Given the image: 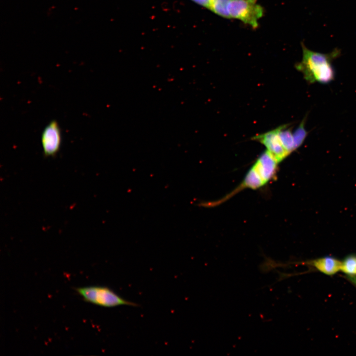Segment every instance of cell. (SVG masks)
I'll list each match as a JSON object with an SVG mask.
<instances>
[{
    "label": "cell",
    "mask_w": 356,
    "mask_h": 356,
    "mask_svg": "<svg viewBox=\"0 0 356 356\" xmlns=\"http://www.w3.org/2000/svg\"><path fill=\"white\" fill-rule=\"evenodd\" d=\"M301 46L302 58L295 67L302 73L304 79L309 84L332 82L335 75L332 62L340 55V50L336 48L329 53H323L309 49L303 43Z\"/></svg>",
    "instance_id": "1"
},
{
    "label": "cell",
    "mask_w": 356,
    "mask_h": 356,
    "mask_svg": "<svg viewBox=\"0 0 356 356\" xmlns=\"http://www.w3.org/2000/svg\"><path fill=\"white\" fill-rule=\"evenodd\" d=\"M279 163L267 150L257 158L249 170L243 180L233 190L222 199L214 202H201L204 207L221 204L244 189H256L268 183L275 175Z\"/></svg>",
    "instance_id": "2"
},
{
    "label": "cell",
    "mask_w": 356,
    "mask_h": 356,
    "mask_svg": "<svg viewBox=\"0 0 356 356\" xmlns=\"http://www.w3.org/2000/svg\"><path fill=\"white\" fill-rule=\"evenodd\" d=\"M75 290L85 301L99 306L108 308L123 305L138 306L137 304L122 298L107 287L91 286L78 287Z\"/></svg>",
    "instance_id": "3"
},
{
    "label": "cell",
    "mask_w": 356,
    "mask_h": 356,
    "mask_svg": "<svg viewBox=\"0 0 356 356\" xmlns=\"http://www.w3.org/2000/svg\"><path fill=\"white\" fill-rule=\"evenodd\" d=\"M228 12L230 18L237 19L253 29L258 27L259 20L264 14V8L257 0H231Z\"/></svg>",
    "instance_id": "4"
},
{
    "label": "cell",
    "mask_w": 356,
    "mask_h": 356,
    "mask_svg": "<svg viewBox=\"0 0 356 356\" xmlns=\"http://www.w3.org/2000/svg\"><path fill=\"white\" fill-rule=\"evenodd\" d=\"M41 143L45 157L55 156L61 144V133L56 120L50 122L44 128L41 135Z\"/></svg>",
    "instance_id": "5"
},
{
    "label": "cell",
    "mask_w": 356,
    "mask_h": 356,
    "mask_svg": "<svg viewBox=\"0 0 356 356\" xmlns=\"http://www.w3.org/2000/svg\"><path fill=\"white\" fill-rule=\"evenodd\" d=\"M252 139L263 144L266 147V150L278 163L289 155L281 142L278 127L266 133L257 134L253 137Z\"/></svg>",
    "instance_id": "6"
},
{
    "label": "cell",
    "mask_w": 356,
    "mask_h": 356,
    "mask_svg": "<svg viewBox=\"0 0 356 356\" xmlns=\"http://www.w3.org/2000/svg\"><path fill=\"white\" fill-rule=\"evenodd\" d=\"M312 265L321 272L332 275L341 270L342 262L334 257H325L313 261Z\"/></svg>",
    "instance_id": "7"
},
{
    "label": "cell",
    "mask_w": 356,
    "mask_h": 356,
    "mask_svg": "<svg viewBox=\"0 0 356 356\" xmlns=\"http://www.w3.org/2000/svg\"><path fill=\"white\" fill-rule=\"evenodd\" d=\"M289 124L278 127L279 135L282 144L286 151L290 155L297 149L296 146L292 127H289Z\"/></svg>",
    "instance_id": "8"
},
{
    "label": "cell",
    "mask_w": 356,
    "mask_h": 356,
    "mask_svg": "<svg viewBox=\"0 0 356 356\" xmlns=\"http://www.w3.org/2000/svg\"><path fill=\"white\" fill-rule=\"evenodd\" d=\"M231 0H212L210 10L222 17L230 18L228 7Z\"/></svg>",
    "instance_id": "9"
},
{
    "label": "cell",
    "mask_w": 356,
    "mask_h": 356,
    "mask_svg": "<svg viewBox=\"0 0 356 356\" xmlns=\"http://www.w3.org/2000/svg\"><path fill=\"white\" fill-rule=\"evenodd\" d=\"M341 270L349 276L356 275V256L350 255L342 262Z\"/></svg>",
    "instance_id": "10"
},
{
    "label": "cell",
    "mask_w": 356,
    "mask_h": 356,
    "mask_svg": "<svg viewBox=\"0 0 356 356\" xmlns=\"http://www.w3.org/2000/svg\"><path fill=\"white\" fill-rule=\"evenodd\" d=\"M307 117V115L302 120L296 130L293 132L295 142L298 148L303 143L308 134L305 129Z\"/></svg>",
    "instance_id": "11"
},
{
    "label": "cell",
    "mask_w": 356,
    "mask_h": 356,
    "mask_svg": "<svg viewBox=\"0 0 356 356\" xmlns=\"http://www.w3.org/2000/svg\"><path fill=\"white\" fill-rule=\"evenodd\" d=\"M194 3L209 9H210L212 0H190Z\"/></svg>",
    "instance_id": "12"
},
{
    "label": "cell",
    "mask_w": 356,
    "mask_h": 356,
    "mask_svg": "<svg viewBox=\"0 0 356 356\" xmlns=\"http://www.w3.org/2000/svg\"><path fill=\"white\" fill-rule=\"evenodd\" d=\"M347 278L350 282H351L354 286L356 287V275H347Z\"/></svg>",
    "instance_id": "13"
}]
</instances>
